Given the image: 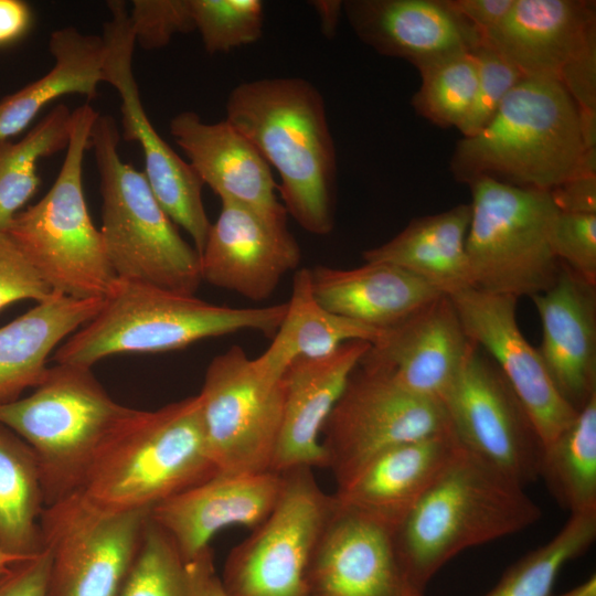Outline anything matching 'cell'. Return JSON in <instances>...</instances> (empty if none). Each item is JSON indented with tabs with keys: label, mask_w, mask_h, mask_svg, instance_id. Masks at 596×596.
<instances>
[{
	"label": "cell",
	"mask_w": 596,
	"mask_h": 596,
	"mask_svg": "<svg viewBox=\"0 0 596 596\" xmlns=\"http://www.w3.org/2000/svg\"><path fill=\"white\" fill-rule=\"evenodd\" d=\"M226 117L280 177L287 214L307 232L334 225L337 152L324 99L301 77H272L236 85Z\"/></svg>",
	"instance_id": "1"
},
{
	"label": "cell",
	"mask_w": 596,
	"mask_h": 596,
	"mask_svg": "<svg viewBox=\"0 0 596 596\" xmlns=\"http://www.w3.org/2000/svg\"><path fill=\"white\" fill-rule=\"evenodd\" d=\"M216 472L196 394L153 411L134 408L98 447L71 494L104 513L150 511Z\"/></svg>",
	"instance_id": "2"
},
{
	"label": "cell",
	"mask_w": 596,
	"mask_h": 596,
	"mask_svg": "<svg viewBox=\"0 0 596 596\" xmlns=\"http://www.w3.org/2000/svg\"><path fill=\"white\" fill-rule=\"evenodd\" d=\"M588 145L578 106L561 82L524 76L493 118L462 137L450 158L460 183L488 177L519 188L550 191L574 177Z\"/></svg>",
	"instance_id": "3"
},
{
	"label": "cell",
	"mask_w": 596,
	"mask_h": 596,
	"mask_svg": "<svg viewBox=\"0 0 596 596\" xmlns=\"http://www.w3.org/2000/svg\"><path fill=\"white\" fill-rule=\"evenodd\" d=\"M540 518L522 485L461 446L395 535L409 574L426 589L460 552L518 533Z\"/></svg>",
	"instance_id": "4"
},
{
	"label": "cell",
	"mask_w": 596,
	"mask_h": 596,
	"mask_svg": "<svg viewBox=\"0 0 596 596\" xmlns=\"http://www.w3.org/2000/svg\"><path fill=\"white\" fill-rule=\"evenodd\" d=\"M286 309L287 302L256 308L220 306L118 278L96 316L57 347L54 360L92 368L115 354L174 351L244 330L274 336Z\"/></svg>",
	"instance_id": "5"
},
{
	"label": "cell",
	"mask_w": 596,
	"mask_h": 596,
	"mask_svg": "<svg viewBox=\"0 0 596 596\" xmlns=\"http://www.w3.org/2000/svg\"><path fill=\"white\" fill-rule=\"evenodd\" d=\"M115 119L98 115L89 148L100 179V234L118 278L194 296L200 255L178 232L143 172L121 159Z\"/></svg>",
	"instance_id": "6"
},
{
	"label": "cell",
	"mask_w": 596,
	"mask_h": 596,
	"mask_svg": "<svg viewBox=\"0 0 596 596\" xmlns=\"http://www.w3.org/2000/svg\"><path fill=\"white\" fill-rule=\"evenodd\" d=\"M98 115L88 104L72 111L66 155L53 185L6 232L51 291L75 299H104L118 279L83 188L84 158Z\"/></svg>",
	"instance_id": "7"
},
{
	"label": "cell",
	"mask_w": 596,
	"mask_h": 596,
	"mask_svg": "<svg viewBox=\"0 0 596 596\" xmlns=\"http://www.w3.org/2000/svg\"><path fill=\"white\" fill-rule=\"evenodd\" d=\"M132 411L91 368L57 363L31 395L0 405V423L33 450L46 507L74 491L98 447Z\"/></svg>",
	"instance_id": "8"
},
{
	"label": "cell",
	"mask_w": 596,
	"mask_h": 596,
	"mask_svg": "<svg viewBox=\"0 0 596 596\" xmlns=\"http://www.w3.org/2000/svg\"><path fill=\"white\" fill-rule=\"evenodd\" d=\"M467 184L471 191L466 237L471 287L517 299L551 288L561 263L551 247L560 211L550 192L488 177Z\"/></svg>",
	"instance_id": "9"
},
{
	"label": "cell",
	"mask_w": 596,
	"mask_h": 596,
	"mask_svg": "<svg viewBox=\"0 0 596 596\" xmlns=\"http://www.w3.org/2000/svg\"><path fill=\"white\" fill-rule=\"evenodd\" d=\"M281 475L273 511L225 560L221 581L228 596H309V568L336 500L311 468Z\"/></svg>",
	"instance_id": "10"
},
{
	"label": "cell",
	"mask_w": 596,
	"mask_h": 596,
	"mask_svg": "<svg viewBox=\"0 0 596 596\" xmlns=\"http://www.w3.org/2000/svg\"><path fill=\"white\" fill-rule=\"evenodd\" d=\"M283 375L262 370L238 345L212 359L199 397L204 440L217 472L270 470L283 415Z\"/></svg>",
	"instance_id": "11"
},
{
	"label": "cell",
	"mask_w": 596,
	"mask_h": 596,
	"mask_svg": "<svg viewBox=\"0 0 596 596\" xmlns=\"http://www.w3.org/2000/svg\"><path fill=\"white\" fill-rule=\"evenodd\" d=\"M448 430L440 402L358 364L323 425L321 444L340 489L381 453Z\"/></svg>",
	"instance_id": "12"
},
{
	"label": "cell",
	"mask_w": 596,
	"mask_h": 596,
	"mask_svg": "<svg viewBox=\"0 0 596 596\" xmlns=\"http://www.w3.org/2000/svg\"><path fill=\"white\" fill-rule=\"evenodd\" d=\"M441 404L470 454L523 487L540 477L544 445L532 419L494 362L471 341Z\"/></svg>",
	"instance_id": "13"
},
{
	"label": "cell",
	"mask_w": 596,
	"mask_h": 596,
	"mask_svg": "<svg viewBox=\"0 0 596 596\" xmlns=\"http://www.w3.org/2000/svg\"><path fill=\"white\" fill-rule=\"evenodd\" d=\"M149 511L104 513L68 494L40 518L50 554L47 596H116L138 551Z\"/></svg>",
	"instance_id": "14"
},
{
	"label": "cell",
	"mask_w": 596,
	"mask_h": 596,
	"mask_svg": "<svg viewBox=\"0 0 596 596\" xmlns=\"http://www.w3.org/2000/svg\"><path fill=\"white\" fill-rule=\"evenodd\" d=\"M110 19L104 24V83L120 98L124 138L139 143L145 158V177L169 217L192 238L200 254L211 227L202 199L203 182L192 168L152 126L141 103L132 71L136 45L127 4L107 2Z\"/></svg>",
	"instance_id": "15"
},
{
	"label": "cell",
	"mask_w": 596,
	"mask_h": 596,
	"mask_svg": "<svg viewBox=\"0 0 596 596\" xmlns=\"http://www.w3.org/2000/svg\"><path fill=\"white\" fill-rule=\"evenodd\" d=\"M467 338L501 371L545 446L577 412L554 385L538 349L521 332L517 298L468 287L449 295Z\"/></svg>",
	"instance_id": "16"
},
{
	"label": "cell",
	"mask_w": 596,
	"mask_h": 596,
	"mask_svg": "<svg viewBox=\"0 0 596 596\" xmlns=\"http://www.w3.org/2000/svg\"><path fill=\"white\" fill-rule=\"evenodd\" d=\"M334 500L309 568V596H425L401 556L396 530Z\"/></svg>",
	"instance_id": "17"
},
{
	"label": "cell",
	"mask_w": 596,
	"mask_h": 596,
	"mask_svg": "<svg viewBox=\"0 0 596 596\" xmlns=\"http://www.w3.org/2000/svg\"><path fill=\"white\" fill-rule=\"evenodd\" d=\"M221 203L200 254L202 281L263 301L299 266V244L287 228V219L234 202Z\"/></svg>",
	"instance_id": "18"
},
{
	"label": "cell",
	"mask_w": 596,
	"mask_h": 596,
	"mask_svg": "<svg viewBox=\"0 0 596 596\" xmlns=\"http://www.w3.org/2000/svg\"><path fill=\"white\" fill-rule=\"evenodd\" d=\"M469 343L450 297L440 295L382 329L359 365L386 375L416 395L441 403Z\"/></svg>",
	"instance_id": "19"
},
{
	"label": "cell",
	"mask_w": 596,
	"mask_h": 596,
	"mask_svg": "<svg viewBox=\"0 0 596 596\" xmlns=\"http://www.w3.org/2000/svg\"><path fill=\"white\" fill-rule=\"evenodd\" d=\"M343 12L360 41L417 70L471 53L485 40L450 0H347Z\"/></svg>",
	"instance_id": "20"
},
{
	"label": "cell",
	"mask_w": 596,
	"mask_h": 596,
	"mask_svg": "<svg viewBox=\"0 0 596 596\" xmlns=\"http://www.w3.org/2000/svg\"><path fill=\"white\" fill-rule=\"evenodd\" d=\"M283 475L216 472L157 504L149 517L174 541L187 562L210 546L219 531L231 525L257 528L273 511Z\"/></svg>",
	"instance_id": "21"
},
{
	"label": "cell",
	"mask_w": 596,
	"mask_h": 596,
	"mask_svg": "<svg viewBox=\"0 0 596 596\" xmlns=\"http://www.w3.org/2000/svg\"><path fill=\"white\" fill-rule=\"evenodd\" d=\"M369 347L366 341H350L329 355L299 358L286 368L281 423L270 471L328 468L320 434Z\"/></svg>",
	"instance_id": "22"
},
{
	"label": "cell",
	"mask_w": 596,
	"mask_h": 596,
	"mask_svg": "<svg viewBox=\"0 0 596 596\" xmlns=\"http://www.w3.org/2000/svg\"><path fill=\"white\" fill-rule=\"evenodd\" d=\"M542 323L540 356L561 395L579 411L596 394V285L566 265L531 297Z\"/></svg>",
	"instance_id": "23"
},
{
	"label": "cell",
	"mask_w": 596,
	"mask_h": 596,
	"mask_svg": "<svg viewBox=\"0 0 596 596\" xmlns=\"http://www.w3.org/2000/svg\"><path fill=\"white\" fill-rule=\"evenodd\" d=\"M169 130L203 184L221 202H234L275 219H287L278 201L270 166L256 147L226 119L204 123L192 110L170 120Z\"/></svg>",
	"instance_id": "24"
},
{
	"label": "cell",
	"mask_w": 596,
	"mask_h": 596,
	"mask_svg": "<svg viewBox=\"0 0 596 596\" xmlns=\"http://www.w3.org/2000/svg\"><path fill=\"white\" fill-rule=\"evenodd\" d=\"M485 43L523 76H560L570 61L596 39V4L586 0H514Z\"/></svg>",
	"instance_id": "25"
},
{
	"label": "cell",
	"mask_w": 596,
	"mask_h": 596,
	"mask_svg": "<svg viewBox=\"0 0 596 596\" xmlns=\"http://www.w3.org/2000/svg\"><path fill=\"white\" fill-rule=\"evenodd\" d=\"M453 429L401 444L374 457L336 499L396 530L457 455Z\"/></svg>",
	"instance_id": "26"
},
{
	"label": "cell",
	"mask_w": 596,
	"mask_h": 596,
	"mask_svg": "<svg viewBox=\"0 0 596 596\" xmlns=\"http://www.w3.org/2000/svg\"><path fill=\"white\" fill-rule=\"evenodd\" d=\"M318 301L328 310L377 329L400 322L441 294L421 278L390 264L365 263L339 269H310Z\"/></svg>",
	"instance_id": "27"
},
{
	"label": "cell",
	"mask_w": 596,
	"mask_h": 596,
	"mask_svg": "<svg viewBox=\"0 0 596 596\" xmlns=\"http://www.w3.org/2000/svg\"><path fill=\"white\" fill-rule=\"evenodd\" d=\"M103 298L75 299L52 291L0 328V405L20 398L44 377L50 353L93 319Z\"/></svg>",
	"instance_id": "28"
},
{
	"label": "cell",
	"mask_w": 596,
	"mask_h": 596,
	"mask_svg": "<svg viewBox=\"0 0 596 596\" xmlns=\"http://www.w3.org/2000/svg\"><path fill=\"white\" fill-rule=\"evenodd\" d=\"M470 204L413 219L386 243L364 251L365 263L396 266L447 296L471 287L466 237Z\"/></svg>",
	"instance_id": "29"
},
{
	"label": "cell",
	"mask_w": 596,
	"mask_h": 596,
	"mask_svg": "<svg viewBox=\"0 0 596 596\" xmlns=\"http://www.w3.org/2000/svg\"><path fill=\"white\" fill-rule=\"evenodd\" d=\"M49 51L54 60L52 68L0 100V140L25 129L49 103L71 94L93 98L104 83L102 36L62 28L50 35Z\"/></svg>",
	"instance_id": "30"
},
{
	"label": "cell",
	"mask_w": 596,
	"mask_h": 596,
	"mask_svg": "<svg viewBox=\"0 0 596 596\" xmlns=\"http://www.w3.org/2000/svg\"><path fill=\"white\" fill-rule=\"evenodd\" d=\"M382 329L337 315L316 298L309 268L295 273L285 317L269 347L254 359L264 371L281 376L296 359L331 354L350 341L372 343Z\"/></svg>",
	"instance_id": "31"
},
{
	"label": "cell",
	"mask_w": 596,
	"mask_h": 596,
	"mask_svg": "<svg viewBox=\"0 0 596 596\" xmlns=\"http://www.w3.org/2000/svg\"><path fill=\"white\" fill-rule=\"evenodd\" d=\"M45 508L41 475L31 447L0 423V549L29 556L42 547Z\"/></svg>",
	"instance_id": "32"
},
{
	"label": "cell",
	"mask_w": 596,
	"mask_h": 596,
	"mask_svg": "<svg viewBox=\"0 0 596 596\" xmlns=\"http://www.w3.org/2000/svg\"><path fill=\"white\" fill-rule=\"evenodd\" d=\"M540 477L571 514L596 512V394L544 446Z\"/></svg>",
	"instance_id": "33"
},
{
	"label": "cell",
	"mask_w": 596,
	"mask_h": 596,
	"mask_svg": "<svg viewBox=\"0 0 596 596\" xmlns=\"http://www.w3.org/2000/svg\"><path fill=\"white\" fill-rule=\"evenodd\" d=\"M72 130V111L55 106L19 141L0 140V232L35 194L38 162L65 149Z\"/></svg>",
	"instance_id": "34"
},
{
	"label": "cell",
	"mask_w": 596,
	"mask_h": 596,
	"mask_svg": "<svg viewBox=\"0 0 596 596\" xmlns=\"http://www.w3.org/2000/svg\"><path fill=\"white\" fill-rule=\"evenodd\" d=\"M596 538V512L571 514L545 544L511 565L483 596H553L562 568L582 555Z\"/></svg>",
	"instance_id": "35"
},
{
	"label": "cell",
	"mask_w": 596,
	"mask_h": 596,
	"mask_svg": "<svg viewBox=\"0 0 596 596\" xmlns=\"http://www.w3.org/2000/svg\"><path fill=\"white\" fill-rule=\"evenodd\" d=\"M418 72L422 82L412 98L415 111L438 127L458 128L476 91L477 66L472 52L434 62Z\"/></svg>",
	"instance_id": "36"
},
{
	"label": "cell",
	"mask_w": 596,
	"mask_h": 596,
	"mask_svg": "<svg viewBox=\"0 0 596 596\" xmlns=\"http://www.w3.org/2000/svg\"><path fill=\"white\" fill-rule=\"evenodd\" d=\"M116 596H188L185 561L171 536L150 517Z\"/></svg>",
	"instance_id": "37"
},
{
	"label": "cell",
	"mask_w": 596,
	"mask_h": 596,
	"mask_svg": "<svg viewBox=\"0 0 596 596\" xmlns=\"http://www.w3.org/2000/svg\"><path fill=\"white\" fill-rule=\"evenodd\" d=\"M204 49L227 53L255 43L263 34L264 3L259 0H189Z\"/></svg>",
	"instance_id": "38"
},
{
	"label": "cell",
	"mask_w": 596,
	"mask_h": 596,
	"mask_svg": "<svg viewBox=\"0 0 596 596\" xmlns=\"http://www.w3.org/2000/svg\"><path fill=\"white\" fill-rule=\"evenodd\" d=\"M472 54L477 66V84L470 108L457 128L462 137L479 132L493 118L511 89L524 77L485 41Z\"/></svg>",
	"instance_id": "39"
},
{
	"label": "cell",
	"mask_w": 596,
	"mask_h": 596,
	"mask_svg": "<svg viewBox=\"0 0 596 596\" xmlns=\"http://www.w3.org/2000/svg\"><path fill=\"white\" fill-rule=\"evenodd\" d=\"M130 26L145 50L167 46L177 34L194 31L189 0H134Z\"/></svg>",
	"instance_id": "40"
},
{
	"label": "cell",
	"mask_w": 596,
	"mask_h": 596,
	"mask_svg": "<svg viewBox=\"0 0 596 596\" xmlns=\"http://www.w3.org/2000/svg\"><path fill=\"white\" fill-rule=\"evenodd\" d=\"M551 247L560 263L596 285V214L558 212Z\"/></svg>",
	"instance_id": "41"
},
{
	"label": "cell",
	"mask_w": 596,
	"mask_h": 596,
	"mask_svg": "<svg viewBox=\"0 0 596 596\" xmlns=\"http://www.w3.org/2000/svg\"><path fill=\"white\" fill-rule=\"evenodd\" d=\"M52 291L6 232H0V310L19 300L47 298Z\"/></svg>",
	"instance_id": "42"
},
{
	"label": "cell",
	"mask_w": 596,
	"mask_h": 596,
	"mask_svg": "<svg viewBox=\"0 0 596 596\" xmlns=\"http://www.w3.org/2000/svg\"><path fill=\"white\" fill-rule=\"evenodd\" d=\"M560 82L581 111L596 114V39L570 61Z\"/></svg>",
	"instance_id": "43"
},
{
	"label": "cell",
	"mask_w": 596,
	"mask_h": 596,
	"mask_svg": "<svg viewBox=\"0 0 596 596\" xmlns=\"http://www.w3.org/2000/svg\"><path fill=\"white\" fill-rule=\"evenodd\" d=\"M49 551L21 560L0 574V596H47Z\"/></svg>",
	"instance_id": "44"
},
{
	"label": "cell",
	"mask_w": 596,
	"mask_h": 596,
	"mask_svg": "<svg viewBox=\"0 0 596 596\" xmlns=\"http://www.w3.org/2000/svg\"><path fill=\"white\" fill-rule=\"evenodd\" d=\"M549 192L560 212L596 214V175H574Z\"/></svg>",
	"instance_id": "45"
},
{
	"label": "cell",
	"mask_w": 596,
	"mask_h": 596,
	"mask_svg": "<svg viewBox=\"0 0 596 596\" xmlns=\"http://www.w3.org/2000/svg\"><path fill=\"white\" fill-rule=\"evenodd\" d=\"M188 596H228L214 567L211 546L185 562Z\"/></svg>",
	"instance_id": "46"
},
{
	"label": "cell",
	"mask_w": 596,
	"mask_h": 596,
	"mask_svg": "<svg viewBox=\"0 0 596 596\" xmlns=\"http://www.w3.org/2000/svg\"><path fill=\"white\" fill-rule=\"evenodd\" d=\"M450 2L485 35L502 21L514 0H450Z\"/></svg>",
	"instance_id": "47"
},
{
	"label": "cell",
	"mask_w": 596,
	"mask_h": 596,
	"mask_svg": "<svg viewBox=\"0 0 596 596\" xmlns=\"http://www.w3.org/2000/svg\"><path fill=\"white\" fill-rule=\"evenodd\" d=\"M32 24V11L21 0H0V46L20 40Z\"/></svg>",
	"instance_id": "48"
},
{
	"label": "cell",
	"mask_w": 596,
	"mask_h": 596,
	"mask_svg": "<svg viewBox=\"0 0 596 596\" xmlns=\"http://www.w3.org/2000/svg\"><path fill=\"white\" fill-rule=\"evenodd\" d=\"M315 8L320 19L323 35L332 39L337 32L339 19L343 11V1L340 0H315L309 2Z\"/></svg>",
	"instance_id": "49"
},
{
	"label": "cell",
	"mask_w": 596,
	"mask_h": 596,
	"mask_svg": "<svg viewBox=\"0 0 596 596\" xmlns=\"http://www.w3.org/2000/svg\"><path fill=\"white\" fill-rule=\"evenodd\" d=\"M553 596H596V576L593 574L574 588Z\"/></svg>",
	"instance_id": "50"
},
{
	"label": "cell",
	"mask_w": 596,
	"mask_h": 596,
	"mask_svg": "<svg viewBox=\"0 0 596 596\" xmlns=\"http://www.w3.org/2000/svg\"><path fill=\"white\" fill-rule=\"evenodd\" d=\"M30 556L32 555L23 556L0 549V574L4 572L8 567H10L12 564Z\"/></svg>",
	"instance_id": "51"
}]
</instances>
